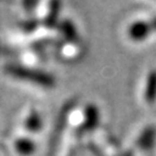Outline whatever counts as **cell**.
Wrapping results in <instances>:
<instances>
[{
	"label": "cell",
	"instance_id": "obj_5",
	"mask_svg": "<svg viewBox=\"0 0 156 156\" xmlns=\"http://www.w3.org/2000/svg\"><path fill=\"white\" fill-rule=\"evenodd\" d=\"M12 149L19 156H33L36 153L37 145L32 136L23 133L13 139Z\"/></svg>",
	"mask_w": 156,
	"mask_h": 156
},
{
	"label": "cell",
	"instance_id": "obj_7",
	"mask_svg": "<svg viewBox=\"0 0 156 156\" xmlns=\"http://www.w3.org/2000/svg\"><path fill=\"white\" fill-rule=\"evenodd\" d=\"M144 101L149 104H153L156 101V69H153L146 77L143 89Z\"/></svg>",
	"mask_w": 156,
	"mask_h": 156
},
{
	"label": "cell",
	"instance_id": "obj_9",
	"mask_svg": "<svg viewBox=\"0 0 156 156\" xmlns=\"http://www.w3.org/2000/svg\"><path fill=\"white\" fill-rule=\"evenodd\" d=\"M149 24H150V27H151L152 34H153V33H156V16H154V17H152L151 20H149Z\"/></svg>",
	"mask_w": 156,
	"mask_h": 156
},
{
	"label": "cell",
	"instance_id": "obj_4",
	"mask_svg": "<svg viewBox=\"0 0 156 156\" xmlns=\"http://www.w3.org/2000/svg\"><path fill=\"white\" fill-rule=\"evenodd\" d=\"M126 34L132 42L145 41L152 36L149 20H136L131 22L127 27Z\"/></svg>",
	"mask_w": 156,
	"mask_h": 156
},
{
	"label": "cell",
	"instance_id": "obj_1",
	"mask_svg": "<svg viewBox=\"0 0 156 156\" xmlns=\"http://www.w3.org/2000/svg\"><path fill=\"white\" fill-rule=\"evenodd\" d=\"M5 73L15 79L33 83L44 89H52L55 86V79L51 74L37 67L25 66L22 64H10L5 66Z\"/></svg>",
	"mask_w": 156,
	"mask_h": 156
},
{
	"label": "cell",
	"instance_id": "obj_6",
	"mask_svg": "<svg viewBox=\"0 0 156 156\" xmlns=\"http://www.w3.org/2000/svg\"><path fill=\"white\" fill-rule=\"evenodd\" d=\"M156 141V129L154 127L149 126L141 132V134L138 138L136 145L139 146L141 151L149 152L153 149Z\"/></svg>",
	"mask_w": 156,
	"mask_h": 156
},
{
	"label": "cell",
	"instance_id": "obj_2",
	"mask_svg": "<svg viewBox=\"0 0 156 156\" xmlns=\"http://www.w3.org/2000/svg\"><path fill=\"white\" fill-rule=\"evenodd\" d=\"M58 54L64 61H77L83 55V47L80 40H62L58 46Z\"/></svg>",
	"mask_w": 156,
	"mask_h": 156
},
{
	"label": "cell",
	"instance_id": "obj_3",
	"mask_svg": "<svg viewBox=\"0 0 156 156\" xmlns=\"http://www.w3.org/2000/svg\"><path fill=\"white\" fill-rule=\"evenodd\" d=\"M44 128V119L41 114L36 108L28 110L23 116L22 119V131L24 134L33 136L38 134Z\"/></svg>",
	"mask_w": 156,
	"mask_h": 156
},
{
	"label": "cell",
	"instance_id": "obj_8",
	"mask_svg": "<svg viewBox=\"0 0 156 156\" xmlns=\"http://www.w3.org/2000/svg\"><path fill=\"white\" fill-rule=\"evenodd\" d=\"M58 32H60V37H62L63 40H79L77 28L72 21H63L60 23Z\"/></svg>",
	"mask_w": 156,
	"mask_h": 156
}]
</instances>
